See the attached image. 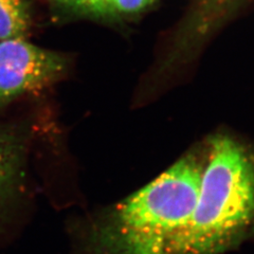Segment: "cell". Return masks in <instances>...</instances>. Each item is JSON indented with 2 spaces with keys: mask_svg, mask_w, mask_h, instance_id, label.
Masks as SVG:
<instances>
[{
  "mask_svg": "<svg viewBox=\"0 0 254 254\" xmlns=\"http://www.w3.org/2000/svg\"><path fill=\"white\" fill-rule=\"evenodd\" d=\"M156 0H110L111 13L134 14L144 11Z\"/></svg>",
  "mask_w": 254,
  "mask_h": 254,
  "instance_id": "obj_8",
  "label": "cell"
},
{
  "mask_svg": "<svg viewBox=\"0 0 254 254\" xmlns=\"http://www.w3.org/2000/svg\"><path fill=\"white\" fill-rule=\"evenodd\" d=\"M253 240L254 157L233 139L218 137L174 254H227Z\"/></svg>",
  "mask_w": 254,
  "mask_h": 254,
  "instance_id": "obj_2",
  "label": "cell"
},
{
  "mask_svg": "<svg viewBox=\"0 0 254 254\" xmlns=\"http://www.w3.org/2000/svg\"><path fill=\"white\" fill-rule=\"evenodd\" d=\"M243 0H196L175 33L169 66L187 59L214 31L226 21Z\"/></svg>",
  "mask_w": 254,
  "mask_h": 254,
  "instance_id": "obj_4",
  "label": "cell"
},
{
  "mask_svg": "<svg viewBox=\"0 0 254 254\" xmlns=\"http://www.w3.org/2000/svg\"><path fill=\"white\" fill-rule=\"evenodd\" d=\"M70 11L89 15V16H105L110 15V0H58Z\"/></svg>",
  "mask_w": 254,
  "mask_h": 254,
  "instance_id": "obj_7",
  "label": "cell"
},
{
  "mask_svg": "<svg viewBox=\"0 0 254 254\" xmlns=\"http://www.w3.org/2000/svg\"><path fill=\"white\" fill-rule=\"evenodd\" d=\"M65 69L60 54L22 38L0 42V105L48 85Z\"/></svg>",
  "mask_w": 254,
  "mask_h": 254,
  "instance_id": "obj_3",
  "label": "cell"
},
{
  "mask_svg": "<svg viewBox=\"0 0 254 254\" xmlns=\"http://www.w3.org/2000/svg\"><path fill=\"white\" fill-rule=\"evenodd\" d=\"M27 142L16 128L0 126V228L9 220L25 189Z\"/></svg>",
  "mask_w": 254,
  "mask_h": 254,
  "instance_id": "obj_5",
  "label": "cell"
},
{
  "mask_svg": "<svg viewBox=\"0 0 254 254\" xmlns=\"http://www.w3.org/2000/svg\"><path fill=\"white\" fill-rule=\"evenodd\" d=\"M30 28L27 0H0V41L22 38Z\"/></svg>",
  "mask_w": 254,
  "mask_h": 254,
  "instance_id": "obj_6",
  "label": "cell"
},
{
  "mask_svg": "<svg viewBox=\"0 0 254 254\" xmlns=\"http://www.w3.org/2000/svg\"><path fill=\"white\" fill-rule=\"evenodd\" d=\"M204 163L179 159L120 201L69 221L72 254H174L192 216Z\"/></svg>",
  "mask_w": 254,
  "mask_h": 254,
  "instance_id": "obj_1",
  "label": "cell"
}]
</instances>
